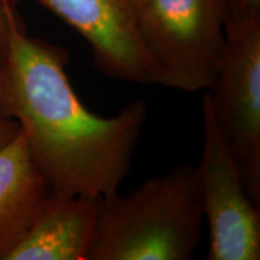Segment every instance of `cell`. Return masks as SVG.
<instances>
[{
  "instance_id": "obj_1",
  "label": "cell",
  "mask_w": 260,
  "mask_h": 260,
  "mask_svg": "<svg viewBox=\"0 0 260 260\" xmlns=\"http://www.w3.org/2000/svg\"><path fill=\"white\" fill-rule=\"evenodd\" d=\"M3 8L8 41L0 60V122L17 123L53 193L103 198L119 190L147 119L146 103L134 100L111 117L90 111L67 75L68 51L29 37L16 6Z\"/></svg>"
},
{
  "instance_id": "obj_2",
  "label": "cell",
  "mask_w": 260,
  "mask_h": 260,
  "mask_svg": "<svg viewBox=\"0 0 260 260\" xmlns=\"http://www.w3.org/2000/svg\"><path fill=\"white\" fill-rule=\"evenodd\" d=\"M203 220L197 168L182 164L128 194L102 198L87 260H188Z\"/></svg>"
},
{
  "instance_id": "obj_3",
  "label": "cell",
  "mask_w": 260,
  "mask_h": 260,
  "mask_svg": "<svg viewBox=\"0 0 260 260\" xmlns=\"http://www.w3.org/2000/svg\"><path fill=\"white\" fill-rule=\"evenodd\" d=\"M138 30L155 84L211 89L225 47L220 0H141Z\"/></svg>"
},
{
  "instance_id": "obj_4",
  "label": "cell",
  "mask_w": 260,
  "mask_h": 260,
  "mask_svg": "<svg viewBox=\"0 0 260 260\" xmlns=\"http://www.w3.org/2000/svg\"><path fill=\"white\" fill-rule=\"evenodd\" d=\"M204 146L197 165V191L207 220V260H259L260 211L251 199L241 171L217 124L209 90L203 96Z\"/></svg>"
},
{
  "instance_id": "obj_5",
  "label": "cell",
  "mask_w": 260,
  "mask_h": 260,
  "mask_svg": "<svg viewBox=\"0 0 260 260\" xmlns=\"http://www.w3.org/2000/svg\"><path fill=\"white\" fill-rule=\"evenodd\" d=\"M209 93L246 189L260 206V21L225 29V47Z\"/></svg>"
},
{
  "instance_id": "obj_6",
  "label": "cell",
  "mask_w": 260,
  "mask_h": 260,
  "mask_svg": "<svg viewBox=\"0 0 260 260\" xmlns=\"http://www.w3.org/2000/svg\"><path fill=\"white\" fill-rule=\"evenodd\" d=\"M17 6L22 0H0ZM80 34L100 73L124 82L155 84L138 30L141 0H34Z\"/></svg>"
},
{
  "instance_id": "obj_7",
  "label": "cell",
  "mask_w": 260,
  "mask_h": 260,
  "mask_svg": "<svg viewBox=\"0 0 260 260\" xmlns=\"http://www.w3.org/2000/svg\"><path fill=\"white\" fill-rule=\"evenodd\" d=\"M102 197L51 191L6 260H87Z\"/></svg>"
},
{
  "instance_id": "obj_8",
  "label": "cell",
  "mask_w": 260,
  "mask_h": 260,
  "mask_svg": "<svg viewBox=\"0 0 260 260\" xmlns=\"http://www.w3.org/2000/svg\"><path fill=\"white\" fill-rule=\"evenodd\" d=\"M50 193L18 130L0 147V260L18 245Z\"/></svg>"
},
{
  "instance_id": "obj_9",
  "label": "cell",
  "mask_w": 260,
  "mask_h": 260,
  "mask_svg": "<svg viewBox=\"0 0 260 260\" xmlns=\"http://www.w3.org/2000/svg\"><path fill=\"white\" fill-rule=\"evenodd\" d=\"M225 29L260 21V0H220Z\"/></svg>"
},
{
  "instance_id": "obj_10",
  "label": "cell",
  "mask_w": 260,
  "mask_h": 260,
  "mask_svg": "<svg viewBox=\"0 0 260 260\" xmlns=\"http://www.w3.org/2000/svg\"><path fill=\"white\" fill-rule=\"evenodd\" d=\"M19 126L16 122L3 121L0 122V147L8 144L18 133Z\"/></svg>"
},
{
  "instance_id": "obj_11",
  "label": "cell",
  "mask_w": 260,
  "mask_h": 260,
  "mask_svg": "<svg viewBox=\"0 0 260 260\" xmlns=\"http://www.w3.org/2000/svg\"><path fill=\"white\" fill-rule=\"evenodd\" d=\"M8 41V19L4 8L0 9V60H2Z\"/></svg>"
},
{
  "instance_id": "obj_12",
  "label": "cell",
  "mask_w": 260,
  "mask_h": 260,
  "mask_svg": "<svg viewBox=\"0 0 260 260\" xmlns=\"http://www.w3.org/2000/svg\"><path fill=\"white\" fill-rule=\"evenodd\" d=\"M0 9H3V6H2V2H0Z\"/></svg>"
}]
</instances>
